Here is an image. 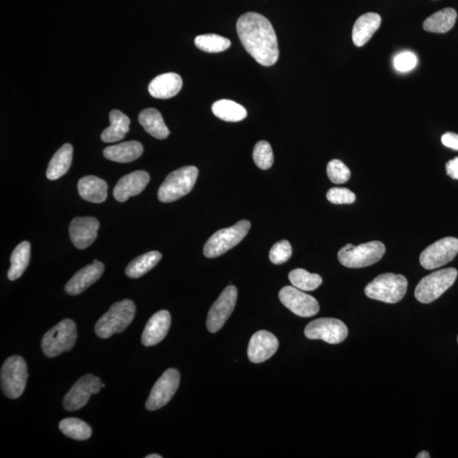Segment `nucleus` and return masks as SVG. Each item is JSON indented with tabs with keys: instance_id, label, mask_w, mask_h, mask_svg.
Here are the masks:
<instances>
[{
	"instance_id": "c9c22d12",
	"label": "nucleus",
	"mask_w": 458,
	"mask_h": 458,
	"mask_svg": "<svg viewBox=\"0 0 458 458\" xmlns=\"http://www.w3.org/2000/svg\"><path fill=\"white\" fill-rule=\"evenodd\" d=\"M327 175L332 183L342 184L350 179V171L341 161L335 159L328 162Z\"/></svg>"
},
{
	"instance_id": "9b49d317",
	"label": "nucleus",
	"mask_w": 458,
	"mask_h": 458,
	"mask_svg": "<svg viewBox=\"0 0 458 458\" xmlns=\"http://www.w3.org/2000/svg\"><path fill=\"white\" fill-rule=\"evenodd\" d=\"M180 384L179 372L175 368H169L159 379L146 401V408L149 411L163 408L175 396Z\"/></svg>"
},
{
	"instance_id": "ddd939ff",
	"label": "nucleus",
	"mask_w": 458,
	"mask_h": 458,
	"mask_svg": "<svg viewBox=\"0 0 458 458\" xmlns=\"http://www.w3.org/2000/svg\"><path fill=\"white\" fill-rule=\"evenodd\" d=\"M238 290L234 286H229L214 302L208 312L206 327L210 333H217L231 316L237 301Z\"/></svg>"
},
{
	"instance_id": "7c9ffc66",
	"label": "nucleus",
	"mask_w": 458,
	"mask_h": 458,
	"mask_svg": "<svg viewBox=\"0 0 458 458\" xmlns=\"http://www.w3.org/2000/svg\"><path fill=\"white\" fill-rule=\"evenodd\" d=\"M212 110L217 117L229 123H238L247 117V110L242 106L228 99L214 103Z\"/></svg>"
},
{
	"instance_id": "f03ea898",
	"label": "nucleus",
	"mask_w": 458,
	"mask_h": 458,
	"mask_svg": "<svg viewBox=\"0 0 458 458\" xmlns=\"http://www.w3.org/2000/svg\"><path fill=\"white\" fill-rule=\"evenodd\" d=\"M136 306L134 301L126 300L114 303L109 311L95 325V334L101 339H108L114 334H120L135 319Z\"/></svg>"
},
{
	"instance_id": "bb28decb",
	"label": "nucleus",
	"mask_w": 458,
	"mask_h": 458,
	"mask_svg": "<svg viewBox=\"0 0 458 458\" xmlns=\"http://www.w3.org/2000/svg\"><path fill=\"white\" fill-rule=\"evenodd\" d=\"M73 148L70 143H66L57 151L51 159L46 172L48 179L57 180L64 176L71 168Z\"/></svg>"
},
{
	"instance_id": "f704fd0d",
	"label": "nucleus",
	"mask_w": 458,
	"mask_h": 458,
	"mask_svg": "<svg viewBox=\"0 0 458 458\" xmlns=\"http://www.w3.org/2000/svg\"><path fill=\"white\" fill-rule=\"evenodd\" d=\"M253 160L258 168L262 170L270 168L275 161L270 143L261 140L254 148Z\"/></svg>"
},
{
	"instance_id": "c85d7f7f",
	"label": "nucleus",
	"mask_w": 458,
	"mask_h": 458,
	"mask_svg": "<svg viewBox=\"0 0 458 458\" xmlns=\"http://www.w3.org/2000/svg\"><path fill=\"white\" fill-rule=\"evenodd\" d=\"M161 254L159 251H150L136 257L128 264L125 273L128 278L139 279L153 269L161 259Z\"/></svg>"
},
{
	"instance_id": "393cba45",
	"label": "nucleus",
	"mask_w": 458,
	"mask_h": 458,
	"mask_svg": "<svg viewBox=\"0 0 458 458\" xmlns=\"http://www.w3.org/2000/svg\"><path fill=\"white\" fill-rule=\"evenodd\" d=\"M139 121L148 134L153 136L154 138L165 139L170 135L163 117L157 109L149 108L142 110L139 114Z\"/></svg>"
},
{
	"instance_id": "39448f33",
	"label": "nucleus",
	"mask_w": 458,
	"mask_h": 458,
	"mask_svg": "<svg viewBox=\"0 0 458 458\" xmlns=\"http://www.w3.org/2000/svg\"><path fill=\"white\" fill-rule=\"evenodd\" d=\"M386 246L380 241H371L355 246L347 243L339 250V261L349 268H361L374 265L382 259Z\"/></svg>"
},
{
	"instance_id": "b1692460",
	"label": "nucleus",
	"mask_w": 458,
	"mask_h": 458,
	"mask_svg": "<svg viewBox=\"0 0 458 458\" xmlns=\"http://www.w3.org/2000/svg\"><path fill=\"white\" fill-rule=\"evenodd\" d=\"M143 151V148L141 143L128 141L106 147L103 153H104V157L110 161L119 162V163H128L141 157Z\"/></svg>"
},
{
	"instance_id": "1a4fd4ad",
	"label": "nucleus",
	"mask_w": 458,
	"mask_h": 458,
	"mask_svg": "<svg viewBox=\"0 0 458 458\" xmlns=\"http://www.w3.org/2000/svg\"><path fill=\"white\" fill-rule=\"evenodd\" d=\"M28 378V366L23 358L10 357L1 368V390L6 397L17 399L23 394Z\"/></svg>"
},
{
	"instance_id": "4468645a",
	"label": "nucleus",
	"mask_w": 458,
	"mask_h": 458,
	"mask_svg": "<svg viewBox=\"0 0 458 458\" xmlns=\"http://www.w3.org/2000/svg\"><path fill=\"white\" fill-rule=\"evenodd\" d=\"M101 388V380L98 377L92 375L82 377L66 395L63 401L64 408L66 411L74 412L83 408L92 395L98 394Z\"/></svg>"
},
{
	"instance_id": "37998d69",
	"label": "nucleus",
	"mask_w": 458,
	"mask_h": 458,
	"mask_svg": "<svg viewBox=\"0 0 458 458\" xmlns=\"http://www.w3.org/2000/svg\"><path fill=\"white\" fill-rule=\"evenodd\" d=\"M146 458H162V457L158 455V454H150V455L147 456Z\"/></svg>"
},
{
	"instance_id": "aec40b11",
	"label": "nucleus",
	"mask_w": 458,
	"mask_h": 458,
	"mask_svg": "<svg viewBox=\"0 0 458 458\" xmlns=\"http://www.w3.org/2000/svg\"><path fill=\"white\" fill-rule=\"evenodd\" d=\"M105 270V266L102 262H93L87 266L69 280L66 283L65 290L70 295H77L83 293L92 284L98 281Z\"/></svg>"
},
{
	"instance_id": "6ab92c4d",
	"label": "nucleus",
	"mask_w": 458,
	"mask_h": 458,
	"mask_svg": "<svg viewBox=\"0 0 458 458\" xmlns=\"http://www.w3.org/2000/svg\"><path fill=\"white\" fill-rule=\"evenodd\" d=\"M171 326V315L166 310L154 314L148 321L142 334L141 341L145 346H153L161 342Z\"/></svg>"
},
{
	"instance_id": "2eb2a0df",
	"label": "nucleus",
	"mask_w": 458,
	"mask_h": 458,
	"mask_svg": "<svg viewBox=\"0 0 458 458\" xmlns=\"http://www.w3.org/2000/svg\"><path fill=\"white\" fill-rule=\"evenodd\" d=\"M279 297L286 308L299 317H311L320 310L315 298L294 286L283 287L279 292Z\"/></svg>"
},
{
	"instance_id": "6e6552de",
	"label": "nucleus",
	"mask_w": 458,
	"mask_h": 458,
	"mask_svg": "<svg viewBox=\"0 0 458 458\" xmlns=\"http://www.w3.org/2000/svg\"><path fill=\"white\" fill-rule=\"evenodd\" d=\"M457 275V269L450 268L432 272L431 275L424 277L415 289L417 300L424 304H430L437 300L455 283Z\"/></svg>"
},
{
	"instance_id": "4c0bfd02",
	"label": "nucleus",
	"mask_w": 458,
	"mask_h": 458,
	"mask_svg": "<svg viewBox=\"0 0 458 458\" xmlns=\"http://www.w3.org/2000/svg\"><path fill=\"white\" fill-rule=\"evenodd\" d=\"M328 201L335 205L352 204L356 195L346 188H331L327 193Z\"/></svg>"
},
{
	"instance_id": "79ce46f5",
	"label": "nucleus",
	"mask_w": 458,
	"mask_h": 458,
	"mask_svg": "<svg viewBox=\"0 0 458 458\" xmlns=\"http://www.w3.org/2000/svg\"><path fill=\"white\" fill-rule=\"evenodd\" d=\"M430 454H428V452H426V450H424V452H421L419 453V455L417 456V458H430Z\"/></svg>"
},
{
	"instance_id": "dca6fc26",
	"label": "nucleus",
	"mask_w": 458,
	"mask_h": 458,
	"mask_svg": "<svg viewBox=\"0 0 458 458\" xmlns=\"http://www.w3.org/2000/svg\"><path fill=\"white\" fill-rule=\"evenodd\" d=\"M99 228V221L94 217H76L70 224V239L77 248L86 249L97 238Z\"/></svg>"
},
{
	"instance_id": "c03bdc74",
	"label": "nucleus",
	"mask_w": 458,
	"mask_h": 458,
	"mask_svg": "<svg viewBox=\"0 0 458 458\" xmlns=\"http://www.w3.org/2000/svg\"><path fill=\"white\" fill-rule=\"evenodd\" d=\"M457 341H458V337H457Z\"/></svg>"
},
{
	"instance_id": "4be33fe9",
	"label": "nucleus",
	"mask_w": 458,
	"mask_h": 458,
	"mask_svg": "<svg viewBox=\"0 0 458 458\" xmlns=\"http://www.w3.org/2000/svg\"><path fill=\"white\" fill-rule=\"evenodd\" d=\"M381 25V17L377 13H366L358 17L355 22L352 30V40L355 46H365Z\"/></svg>"
},
{
	"instance_id": "20e7f679",
	"label": "nucleus",
	"mask_w": 458,
	"mask_h": 458,
	"mask_svg": "<svg viewBox=\"0 0 458 458\" xmlns=\"http://www.w3.org/2000/svg\"><path fill=\"white\" fill-rule=\"evenodd\" d=\"M198 175V169L193 166L181 168L170 173L159 188V201L170 203L183 197L193 190Z\"/></svg>"
},
{
	"instance_id": "e433bc0d",
	"label": "nucleus",
	"mask_w": 458,
	"mask_h": 458,
	"mask_svg": "<svg viewBox=\"0 0 458 458\" xmlns=\"http://www.w3.org/2000/svg\"><path fill=\"white\" fill-rule=\"evenodd\" d=\"M292 255V247L288 240L283 239L277 242L269 252V259L273 264L279 265L290 260Z\"/></svg>"
},
{
	"instance_id": "2f4dec72",
	"label": "nucleus",
	"mask_w": 458,
	"mask_h": 458,
	"mask_svg": "<svg viewBox=\"0 0 458 458\" xmlns=\"http://www.w3.org/2000/svg\"><path fill=\"white\" fill-rule=\"evenodd\" d=\"M59 428L66 437L76 441H85L90 439L92 435L91 427L87 423L75 417L61 420Z\"/></svg>"
},
{
	"instance_id": "412c9836",
	"label": "nucleus",
	"mask_w": 458,
	"mask_h": 458,
	"mask_svg": "<svg viewBox=\"0 0 458 458\" xmlns=\"http://www.w3.org/2000/svg\"><path fill=\"white\" fill-rule=\"evenodd\" d=\"M182 86L183 80L179 74L169 72L155 77L148 88L152 97L166 99L175 97Z\"/></svg>"
},
{
	"instance_id": "f8f14e48",
	"label": "nucleus",
	"mask_w": 458,
	"mask_h": 458,
	"mask_svg": "<svg viewBox=\"0 0 458 458\" xmlns=\"http://www.w3.org/2000/svg\"><path fill=\"white\" fill-rule=\"evenodd\" d=\"M305 335L310 339H321L335 345L345 341L348 336V328L341 320L324 317L308 323L305 328Z\"/></svg>"
},
{
	"instance_id": "58836bf2",
	"label": "nucleus",
	"mask_w": 458,
	"mask_h": 458,
	"mask_svg": "<svg viewBox=\"0 0 458 458\" xmlns=\"http://www.w3.org/2000/svg\"><path fill=\"white\" fill-rule=\"evenodd\" d=\"M417 59L415 54L405 51L398 54L394 59V66L398 72H406L415 69L417 66Z\"/></svg>"
},
{
	"instance_id": "f3484780",
	"label": "nucleus",
	"mask_w": 458,
	"mask_h": 458,
	"mask_svg": "<svg viewBox=\"0 0 458 458\" xmlns=\"http://www.w3.org/2000/svg\"><path fill=\"white\" fill-rule=\"evenodd\" d=\"M279 345L278 339L270 332H257L252 335L249 343V360L254 364L264 363L276 353Z\"/></svg>"
},
{
	"instance_id": "473e14b6",
	"label": "nucleus",
	"mask_w": 458,
	"mask_h": 458,
	"mask_svg": "<svg viewBox=\"0 0 458 458\" xmlns=\"http://www.w3.org/2000/svg\"><path fill=\"white\" fill-rule=\"evenodd\" d=\"M292 286L303 291H312L323 283L322 277L316 273H310L305 269L297 268L292 270L289 275Z\"/></svg>"
},
{
	"instance_id": "a211bd4d",
	"label": "nucleus",
	"mask_w": 458,
	"mask_h": 458,
	"mask_svg": "<svg viewBox=\"0 0 458 458\" xmlns=\"http://www.w3.org/2000/svg\"><path fill=\"white\" fill-rule=\"evenodd\" d=\"M149 173L145 171H136L126 175L118 181L113 190L114 198L119 202L127 201L132 197H136L145 190L150 182Z\"/></svg>"
},
{
	"instance_id": "0eeeda50",
	"label": "nucleus",
	"mask_w": 458,
	"mask_h": 458,
	"mask_svg": "<svg viewBox=\"0 0 458 458\" xmlns=\"http://www.w3.org/2000/svg\"><path fill=\"white\" fill-rule=\"evenodd\" d=\"M250 228L247 220L239 221L234 226L221 229L210 237L204 246V255L208 258H216L234 248L245 239Z\"/></svg>"
},
{
	"instance_id": "cd10ccee",
	"label": "nucleus",
	"mask_w": 458,
	"mask_h": 458,
	"mask_svg": "<svg viewBox=\"0 0 458 458\" xmlns=\"http://www.w3.org/2000/svg\"><path fill=\"white\" fill-rule=\"evenodd\" d=\"M457 14L452 8H446L437 11L424 21V30L435 33H445L454 27Z\"/></svg>"
},
{
	"instance_id": "72a5a7b5",
	"label": "nucleus",
	"mask_w": 458,
	"mask_h": 458,
	"mask_svg": "<svg viewBox=\"0 0 458 458\" xmlns=\"http://www.w3.org/2000/svg\"><path fill=\"white\" fill-rule=\"evenodd\" d=\"M195 43L199 50L208 53L223 52L231 46L230 40L217 34L197 36Z\"/></svg>"
},
{
	"instance_id": "7ed1b4c3",
	"label": "nucleus",
	"mask_w": 458,
	"mask_h": 458,
	"mask_svg": "<svg viewBox=\"0 0 458 458\" xmlns=\"http://www.w3.org/2000/svg\"><path fill=\"white\" fill-rule=\"evenodd\" d=\"M408 280L404 275L384 273L365 288V295L372 300L396 304L405 297Z\"/></svg>"
},
{
	"instance_id": "c756f323",
	"label": "nucleus",
	"mask_w": 458,
	"mask_h": 458,
	"mask_svg": "<svg viewBox=\"0 0 458 458\" xmlns=\"http://www.w3.org/2000/svg\"><path fill=\"white\" fill-rule=\"evenodd\" d=\"M31 246L30 243L23 241L16 247L10 257V268L8 272V279L14 281L20 278L27 269L30 261Z\"/></svg>"
},
{
	"instance_id": "5701e85b",
	"label": "nucleus",
	"mask_w": 458,
	"mask_h": 458,
	"mask_svg": "<svg viewBox=\"0 0 458 458\" xmlns=\"http://www.w3.org/2000/svg\"><path fill=\"white\" fill-rule=\"evenodd\" d=\"M79 193L85 201L92 203H102L107 198L108 186L105 180L95 176H87L79 180Z\"/></svg>"
},
{
	"instance_id": "ea45409f",
	"label": "nucleus",
	"mask_w": 458,
	"mask_h": 458,
	"mask_svg": "<svg viewBox=\"0 0 458 458\" xmlns=\"http://www.w3.org/2000/svg\"><path fill=\"white\" fill-rule=\"evenodd\" d=\"M441 142L446 147L454 150H458V135L455 132H446L441 137Z\"/></svg>"
},
{
	"instance_id": "f257e3e1",
	"label": "nucleus",
	"mask_w": 458,
	"mask_h": 458,
	"mask_svg": "<svg viewBox=\"0 0 458 458\" xmlns=\"http://www.w3.org/2000/svg\"><path fill=\"white\" fill-rule=\"evenodd\" d=\"M236 28L243 48L260 65L272 66L278 61V39L267 18L256 12L246 13L239 18Z\"/></svg>"
},
{
	"instance_id": "9d476101",
	"label": "nucleus",
	"mask_w": 458,
	"mask_h": 458,
	"mask_svg": "<svg viewBox=\"0 0 458 458\" xmlns=\"http://www.w3.org/2000/svg\"><path fill=\"white\" fill-rule=\"evenodd\" d=\"M458 254V239L446 237L427 247L419 257L420 264L433 270L452 261Z\"/></svg>"
},
{
	"instance_id": "a878e982",
	"label": "nucleus",
	"mask_w": 458,
	"mask_h": 458,
	"mask_svg": "<svg viewBox=\"0 0 458 458\" xmlns=\"http://www.w3.org/2000/svg\"><path fill=\"white\" fill-rule=\"evenodd\" d=\"M110 126L101 134V140L105 143H114L125 138L129 131L130 119L120 110H114L110 113Z\"/></svg>"
},
{
	"instance_id": "423d86ee",
	"label": "nucleus",
	"mask_w": 458,
	"mask_h": 458,
	"mask_svg": "<svg viewBox=\"0 0 458 458\" xmlns=\"http://www.w3.org/2000/svg\"><path fill=\"white\" fill-rule=\"evenodd\" d=\"M77 338L75 323L71 319H64L44 335L42 350L48 357H55L69 352L75 345Z\"/></svg>"
},
{
	"instance_id": "a19ab883",
	"label": "nucleus",
	"mask_w": 458,
	"mask_h": 458,
	"mask_svg": "<svg viewBox=\"0 0 458 458\" xmlns=\"http://www.w3.org/2000/svg\"><path fill=\"white\" fill-rule=\"evenodd\" d=\"M446 172L453 179L458 180V157L452 159L446 165Z\"/></svg>"
}]
</instances>
